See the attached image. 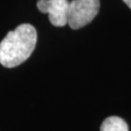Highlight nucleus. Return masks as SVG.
Segmentation results:
<instances>
[{
	"label": "nucleus",
	"mask_w": 131,
	"mask_h": 131,
	"mask_svg": "<svg viewBox=\"0 0 131 131\" xmlns=\"http://www.w3.org/2000/svg\"><path fill=\"white\" fill-rule=\"evenodd\" d=\"M37 43V31L29 24L10 31L0 43V64L7 68L20 65L31 56Z\"/></svg>",
	"instance_id": "nucleus-1"
},
{
	"label": "nucleus",
	"mask_w": 131,
	"mask_h": 131,
	"mask_svg": "<svg viewBox=\"0 0 131 131\" xmlns=\"http://www.w3.org/2000/svg\"><path fill=\"white\" fill-rule=\"evenodd\" d=\"M99 8V0H71L67 24L72 29L84 27L97 16Z\"/></svg>",
	"instance_id": "nucleus-2"
},
{
	"label": "nucleus",
	"mask_w": 131,
	"mask_h": 131,
	"mask_svg": "<svg viewBox=\"0 0 131 131\" xmlns=\"http://www.w3.org/2000/svg\"><path fill=\"white\" fill-rule=\"evenodd\" d=\"M69 0H38L40 12L49 15L51 24L54 26H64L68 21Z\"/></svg>",
	"instance_id": "nucleus-3"
},
{
	"label": "nucleus",
	"mask_w": 131,
	"mask_h": 131,
	"mask_svg": "<svg viewBox=\"0 0 131 131\" xmlns=\"http://www.w3.org/2000/svg\"><path fill=\"white\" fill-rule=\"evenodd\" d=\"M100 131H129L127 123L118 117H107L101 124Z\"/></svg>",
	"instance_id": "nucleus-4"
},
{
	"label": "nucleus",
	"mask_w": 131,
	"mask_h": 131,
	"mask_svg": "<svg viewBox=\"0 0 131 131\" xmlns=\"http://www.w3.org/2000/svg\"><path fill=\"white\" fill-rule=\"evenodd\" d=\"M123 2H124V3H125V4L131 9V0H123Z\"/></svg>",
	"instance_id": "nucleus-5"
}]
</instances>
